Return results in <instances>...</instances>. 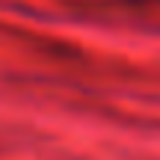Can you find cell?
<instances>
[{"instance_id": "1", "label": "cell", "mask_w": 160, "mask_h": 160, "mask_svg": "<svg viewBox=\"0 0 160 160\" xmlns=\"http://www.w3.org/2000/svg\"><path fill=\"white\" fill-rule=\"evenodd\" d=\"M145 3H151V0H145Z\"/></svg>"}]
</instances>
